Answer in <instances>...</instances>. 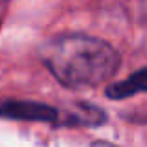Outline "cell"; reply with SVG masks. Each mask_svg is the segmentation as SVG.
Wrapping results in <instances>:
<instances>
[{
	"label": "cell",
	"instance_id": "6da1fadb",
	"mask_svg": "<svg viewBox=\"0 0 147 147\" xmlns=\"http://www.w3.org/2000/svg\"><path fill=\"white\" fill-rule=\"evenodd\" d=\"M39 58L65 88H93L110 80L121 65L119 52L106 41L84 34H65L47 41Z\"/></svg>",
	"mask_w": 147,
	"mask_h": 147
},
{
	"label": "cell",
	"instance_id": "7a4b0ae2",
	"mask_svg": "<svg viewBox=\"0 0 147 147\" xmlns=\"http://www.w3.org/2000/svg\"><path fill=\"white\" fill-rule=\"evenodd\" d=\"M0 117L19 119V121H43L60 123V112L49 104L34 100H6L0 104Z\"/></svg>",
	"mask_w": 147,
	"mask_h": 147
},
{
	"label": "cell",
	"instance_id": "3957f363",
	"mask_svg": "<svg viewBox=\"0 0 147 147\" xmlns=\"http://www.w3.org/2000/svg\"><path fill=\"white\" fill-rule=\"evenodd\" d=\"M144 91H147V67L138 69L129 78L119 80V82H115V84H110V86L106 88V95L110 99H115V100L132 97V95L144 93Z\"/></svg>",
	"mask_w": 147,
	"mask_h": 147
}]
</instances>
